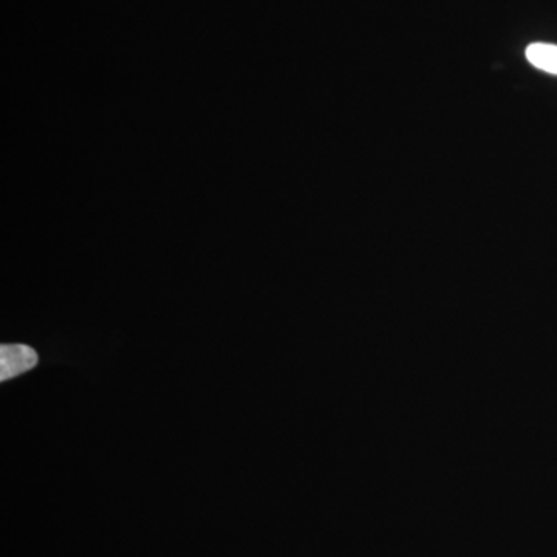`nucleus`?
<instances>
[{"label": "nucleus", "mask_w": 557, "mask_h": 557, "mask_svg": "<svg viewBox=\"0 0 557 557\" xmlns=\"http://www.w3.org/2000/svg\"><path fill=\"white\" fill-rule=\"evenodd\" d=\"M38 354L25 344H3L0 346V381L16 379L22 373L35 369Z\"/></svg>", "instance_id": "f257e3e1"}, {"label": "nucleus", "mask_w": 557, "mask_h": 557, "mask_svg": "<svg viewBox=\"0 0 557 557\" xmlns=\"http://www.w3.org/2000/svg\"><path fill=\"white\" fill-rule=\"evenodd\" d=\"M527 60L542 72L557 75V46L555 44H531L527 49Z\"/></svg>", "instance_id": "f03ea898"}]
</instances>
